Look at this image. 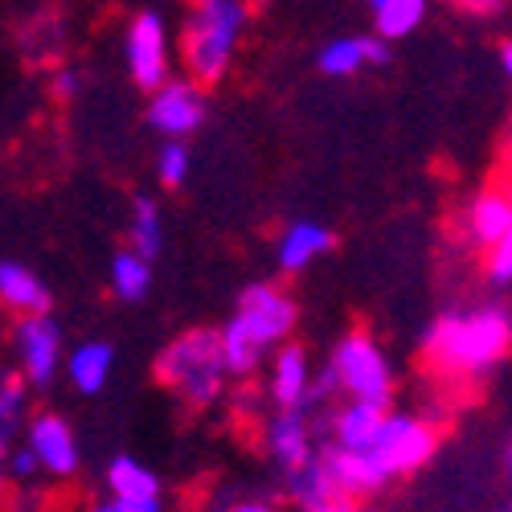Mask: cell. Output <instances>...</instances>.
Instances as JSON below:
<instances>
[{"instance_id": "6da1fadb", "label": "cell", "mask_w": 512, "mask_h": 512, "mask_svg": "<svg viewBox=\"0 0 512 512\" xmlns=\"http://www.w3.org/2000/svg\"><path fill=\"white\" fill-rule=\"evenodd\" d=\"M512 353V316L500 304L447 312L422 332V361L439 377H480Z\"/></svg>"}, {"instance_id": "7a4b0ae2", "label": "cell", "mask_w": 512, "mask_h": 512, "mask_svg": "<svg viewBox=\"0 0 512 512\" xmlns=\"http://www.w3.org/2000/svg\"><path fill=\"white\" fill-rule=\"evenodd\" d=\"M156 381L168 390V394H177L185 406L193 410H205L222 398L226 390V349H222V328H189L181 336H173L164 345V353L156 357L152 365Z\"/></svg>"}, {"instance_id": "3957f363", "label": "cell", "mask_w": 512, "mask_h": 512, "mask_svg": "<svg viewBox=\"0 0 512 512\" xmlns=\"http://www.w3.org/2000/svg\"><path fill=\"white\" fill-rule=\"evenodd\" d=\"M246 17H250V9L242 0H201V5H193L185 13L181 58H185L197 87H213V82L226 78L234 50L242 41V29H246Z\"/></svg>"}, {"instance_id": "277c9868", "label": "cell", "mask_w": 512, "mask_h": 512, "mask_svg": "<svg viewBox=\"0 0 512 512\" xmlns=\"http://www.w3.org/2000/svg\"><path fill=\"white\" fill-rule=\"evenodd\" d=\"M332 373L340 381V390L349 394V402H369V406H381V410H390V398H394V369L386 361V353H381V345L353 328L336 340V349H332Z\"/></svg>"}, {"instance_id": "5b68a950", "label": "cell", "mask_w": 512, "mask_h": 512, "mask_svg": "<svg viewBox=\"0 0 512 512\" xmlns=\"http://www.w3.org/2000/svg\"><path fill=\"white\" fill-rule=\"evenodd\" d=\"M435 451H439V426L435 422H426L418 414L390 410L386 426H381V439L369 455L381 467V476L398 480V476H414L418 467H426L435 459Z\"/></svg>"}, {"instance_id": "8992f818", "label": "cell", "mask_w": 512, "mask_h": 512, "mask_svg": "<svg viewBox=\"0 0 512 512\" xmlns=\"http://www.w3.org/2000/svg\"><path fill=\"white\" fill-rule=\"evenodd\" d=\"M13 353L17 373L29 381V390H50L58 369H66V336L54 316H25L13 324Z\"/></svg>"}, {"instance_id": "52a82bcc", "label": "cell", "mask_w": 512, "mask_h": 512, "mask_svg": "<svg viewBox=\"0 0 512 512\" xmlns=\"http://www.w3.org/2000/svg\"><path fill=\"white\" fill-rule=\"evenodd\" d=\"M234 320L250 332V340L263 353H271V349L279 353L283 345H291L287 336H291L295 320H300V308H295V300L283 287H275V283H250L242 291V300H238Z\"/></svg>"}, {"instance_id": "ba28073f", "label": "cell", "mask_w": 512, "mask_h": 512, "mask_svg": "<svg viewBox=\"0 0 512 512\" xmlns=\"http://www.w3.org/2000/svg\"><path fill=\"white\" fill-rule=\"evenodd\" d=\"M123 62H127V74L140 91H164L168 82V25H164V13L156 9H144L127 21V33H123Z\"/></svg>"}, {"instance_id": "9c48e42d", "label": "cell", "mask_w": 512, "mask_h": 512, "mask_svg": "<svg viewBox=\"0 0 512 512\" xmlns=\"http://www.w3.org/2000/svg\"><path fill=\"white\" fill-rule=\"evenodd\" d=\"M205 123V95L193 78H173L164 91L148 99V127L160 132L168 144H185Z\"/></svg>"}, {"instance_id": "30bf717a", "label": "cell", "mask_w": 512, "mask_h": 512, "mask_svg": "<svg viewBox=\"0 0 512 512\" xmlns=\"http://www.w3.org/2000/svg\"><path fill=\"white\" fill-rule=\"evenodd\" d=\"M25 443L37 455V463H41V472H46V476H54V480L78 476L82 451H78V439H74L70 422L62 414H54V410L33 414L29 426H25Z\"/></svg>"}, {"instance_id": "8fae6325", "label": "cell", "mask_w": 512, "mask_h": 512, "mask_svg": "<svg viewBox=\"0 0 512 512\" xmlns=\"http://www.w3.org/2000/svg\"><path fill=\"white\" fill-rule=\"evenodd\" d=\"M267 451L271 459L283 467V472H300V467H308L316 455V431L304 410H279L271 422H267Z\"/></svg>"}, {"instance_id": "7c38bea8", "label": "cell", "mask_w": 512, "mask_h": 512, "mask_svg": "<svg viewBox=\"0 0 512 512\" xmlns=\"http://www.w3.org/2000/svg\"><path fill=\"white\" fill-rule=\"evenodd\" d=\"M312 361L304 345H283L271 361V377H267V394L279 410H304L308 394H312Z\"/></svg>"}, {"instance_id": "4fadbf2b", "label": "cell", "mask_w": 512, "mask_h": 512, "mask_svg": "<svg viewBox=\"0 0 512 512\" xmlns=\"http://www.w3.org/2000/svg\"><path fill=\"white\" fill-rule=\"evenodd\" d=\"M332 250V230L324 222H312V218H300L291 222L279 242H275V263L283 275H295V271H308L316 259Z\"/></svg>"}, {"instance_id": "5bb4252c", "label": "cell", "mask_w": 512, "mask_h": 512, "mask_svg": "<svg viewBox=\"0 0 512 512\" xmlns=\"http://www.w3.org/2000/svg\"><path fill=\"white\" fill-rule=\"evenodd\" d=\"M463 234L476 246H500L512 234V189H484L463 213Z\"/></svg>"}, {"instance_id": "9a60e30c", "label": "cell", "mask_w": 512, "mask_h": 512, "mask_svg": "<svg viewBox=\"0 0 512 512\" xmlns=\"http://www.w3.org/2000/svg\"><path fill=\"white\" fill-rule=\"evenodd\" d=\"M390 410L369 406V402H345L332 414V447L340 451H361L369 455L381 439V426H386Z\"/></svg>"}, {"instance_id": "2e32d148", "label": "cell", "mask_w": 512, "mask_h": 512, "mask_svg": "<svg viewBox=\"0 0 512 512\" xmlns=\"http://www.w3.org/2000/svg\"><path fill=\"white\" fill-rule=\"evenodd\" d=\"M0 300H5L9 312H17L25 320V316H50L54 295L33 267H25L17 259H5L0 263Z\"/></svg>"}, {"instance_id": "e0dca14e", "label": "cell", "mask_w": 512, "mask_h": 512, "mask_svg": "<svg viewBox=\"0 0 512 512\" xmlns=\"http://www.w3.org/2000/svg\"><path fill=\"white\" fill-rule=\"evenodd\" d=\"M320 459H324V467H328V476H332L336 492H340V496H349V500L369 496V492H377V488H386V484H390L386 476H381V467L373 463V455L328 447V451H320Z\"/></svg>"}, {"instance_id": "ac0fdd59", "label": "cell", "mask_w": 512, "mask_h": 512, "mask_svg": "<svg viewBox=\"0 0 512 512\" xmlns=\"http://www.w3.org/2000/svg\"><path fill=\"white\" fill-rule=\"evenodd\" d=\"M111 369H115V349L107 340H82V345L70 349L66 357V377L78 394H99L107 381H111Z\"/></svg>"}, {"instance_id": "d6986e66", "label": "cell", "mask_w": 512, "mask_h": 512, "mask_svg": "<svg viewBox=\"0 0 512 512\" xmlns=\"http://www.w3.org/2000/svg\"><path fill=\"white\" fill-rule=\"evenodd\" d=\"M107 488L115 500H160V480L136 455H115L107 463Z\"/></svg>"}, {"instance_id": "ffe728a7", "label": "cell", "mask_w": 512, "mask_h": 512, "mask_svg": "<svg viewBox=\"0 0 512 512\" xmlns=\"http://www.w3.org/2000/svg\"><path fill=\"white\" fill-rule=\"evenodd\" d=\"M107 279H111V295H115V300L140 304L144 295H148V287H152V263L144 259V254H136L132 246H127V250H119L115 259H111Z\"/></svg>"}, {"instance_id": "44dd1931", "label": "cell", "mask_w": 512, "mask_h": 512, "mask_svg": "<svg viewBox=\"0 0 512 512\" xmlns=\"http://www.w3.org/2000/svg\"><path fill=\"white\" fill-rule=\"evenodd\" d=\"M369 21H373V37H381L390 46V41L410 37L426 21V5L422 0H377L369 9Z\"/></svg>"}, {"instance_id": "7402d4cb", "label": "cell", "mask_w": 512, "mask_h": 512, "mask_svg": "<svg viewBox=\"0 0 512 512\" xmlns=\"http://www.w3.org/2000/svg\"><path fill=\"white\" fill-rule=\"evenodd\" d=\"M287 496H291V504L300 508V512H316V508L332 504L340 492H336V484L328 476L324 459H312L308 467H300V472L287 476Z\"/></svg>"}, {"instance_id": "603a6c76", "label": "cell", "mask_w": 512, "mask_h": 512, "mask_svg": "<svg viewBox=\"0 0 512 512\" xmlns=\"http://www.w3.org/2000/svg\"><path fill=\"white\" fill-rule=\"evenodd\" d=\"M127 238H132V250L144 254L148 263L164 250V218H160V205H156L152 197H136V201H132V222H127Z\"/></svg>"}, {"instance_id": "cb8c5ba5", "label": "cell", "mask_w": 512, "mask_h": 512, "mask_svg": "<svg viewBox=\"0 0 512 512\" xmlns=\"http://www.w3.org/2000/svg\"><path fill=\"white\" fill-rule=\"evenodd\" d=\"M316 66H320V74H328V78H349V74H357L361 66H369V41H365V37H332L328 46L320 50Z\"/></svg>"}, {"instance_id": "d4e9b609", "label": "cell", "mask_w": 512, "mask_h": 512, "mask_svg": "<svg viewBox=\"0 0 512 512\" xmlns=\"http://www.w3.org/2000/svg\"><path fill=\"white\" fill-rule=\"evenodd\" d=\"M25 390L29 381L17 369H5V377H0V443H5V455L13 451L17 426L25 418Z\"/></svg>"}, {"instance_id": "484cf974", "label": "cell", "mask_w": 512, "mask_h": 512, "mask_svg": "<svg viewBox=\"0 0 512 512\" xmlns=\"http://www.w3.org/2000/svg\"><path fill=\"white\" fill-rule=\"evenodd\" d=\"M222 349H226V369H230V377H250L254 369L263 365V357H267L234 316L222 324Z\"/></svg>"}, {"instance_id": "4316f807", "label": "cell", "mask_w": 512, "mask_h": 512, "mask_svg": "<svg viewBox=\"0 0 512 512\" xmlns=\"http://www.w3.org/2000/svg\"><path fill=\"white\" fill-rule=\"evenodd\" d=\"M156 181L164 189H181L189 181V148L185 144H164L156 156Z\"/></svg>"}, {"instance_id": "83f0119b", "label": "cell", "mask_w": 512, "mask_h": 512, "mask_svg": "<svg viewBox=\"0 0 512 512\" xmlns=\"http://www.w3.org/2000/svg\"><path fill=\"white\" fill-rule=\"evenodd\" d=\"M484 275H488V283H496V287L512 283V234H508V238H504L500 246H492V250H488Z\"/></svg>"}, {"instance_id": "f1b7e54d", "label": "cell", "mask_w": 512, "mask_h": 512, "mask_svg": "<svg viewBox=\"0 0 512 512\" xmlns=\"http://www.w3.org/2000/svg\"><path fill=\"white\" fill-rule=\"evenodd\" d=\"M5 467H9V480H13V484H29V480L41 472V463H37V455L29 451V443L13 447V451L5 455Z\"/></svg>"}, {"instance_id": "f546056e", "label": "cell", "mask_w": 512, "mask_h": 512, "mask_svg": "<svg viewBox=\"0 0 512 512\" xmlns=\"http://www.w3.org/2000/svg\"><path fill=\"white\" fill-rule=\"evenodd\" d=\"M50 87H54V99H74L78 87H82V78H78V70H58Z\"/></svg>"}, {"instance_id": "4dcf8cb0", "label": "cell", "mask_w": 512, "mask_h": 512, "mask_svg": "<svg viewBox=\"0 0 512 512\" xmlns=\"http://www.w3.org/2000/svg\"><path fill=\"white\" fill-rule=\"evenodd\" d=\"M115 512H164L160 500H111Z\"/></svg>"}, {"instance_id": "1f68e13d", "label": "cell", "mask_w": 512, "mask_h": 512, "mask_svg": "<svg viewBox=\"0 0 512 512\" xmlns=\"http://www.w3.org/2000/svg\"><path fill=\"white\" fill-rule=\"evenodd\" d=\"M226 512H279L271 500H238V504H230Z\"/></svg>"}, {"instance_id": "d6a6232c", "label": "cell", "mask_w": 512, "mask_h": 512, "mask_svg": "<svg viewBox=\"0 0 512 512\" xmlns=\"http://www.w3.org/2000/svg\"><path fill=\"white\" fill-rule=\"evenodd\" d=\"M316 512H357V500H349V496H336L332 504H324V508H316Z\"/></svg>"}, {"instance_id": "836d02e7", "label": "cell", "mask_w": 512, "mask_h": 512, "mask_svg": "<svg viewBox=\"0 0 512 512\" xmlns=\"http://www.w3.org/2000/svg\"><path fill=\"white\" fill-rule=\"evenodd\" d=\"M500 66H504V74H508V82H512V37L500 46Z\"/></svg>"}, {"instance_id": "e575fe53", "label": "cell", "mask_w": 512, "mask_h": 512, "mask_svg": "<svg viewBox=\"0 0 512 512\" xmlns=\"http://www.w3.org/2000/svg\"><path fill=\"white\" fill-rule=\"evenodd\" d=\"M467 13H480V17H492V13H500V5H492V0H484V5H480V0H476V5H463Z\"/></svg>"}, {"instance_id": "d590c367", "label": "cell", "mask_w": 512, "mask_h": 512, "mask_svg": "<svg viewBox=\"0 0 512 512\" xmlns=\"http://www.w3.org/2000/svg\"><path fill=\"white\" fill-rule=\"evenodd\" d=\"M87 512H115V504H91Z\"/></svg>"}, {"instance_id": "8d00e7d4", "label": "cell", "mask_w": 512, "mask_h": 512, "mask_svg": "<svg viewBox=\"0 0 512 512\" xmlns=\"http://www.w3.org/2000/svg\"><path fill=\"white\" fill-rule=\"evenodd\" d=\"M508 476H512V447H508Z\"/></svg>"}]
</instances>
